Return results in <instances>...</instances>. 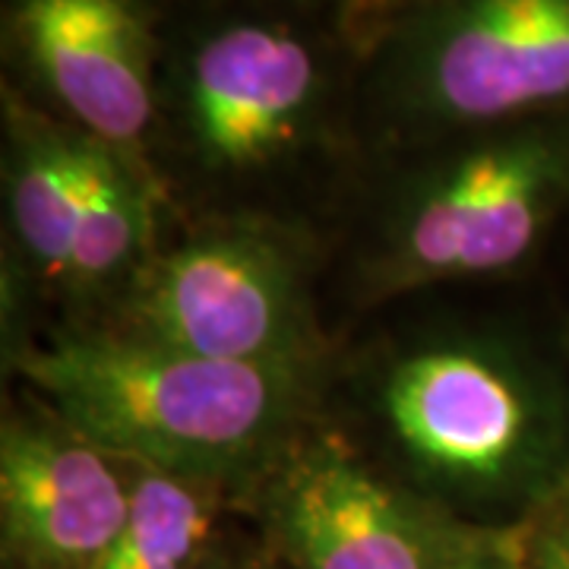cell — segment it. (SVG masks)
I'll return each mask as SVG.
<instances>
[{"label": "cell", "mask_w": 569, "mask_h": 569, "mask_svg": "<svg viewBox=\"0 0 569 569\" xmlns=\"http://www.w3.org/2000/svg\"><path fill=\"white\" fill-rule=\"evenodd\" d=\"M355 13L310 0H197L164 20L152 149L187 181L241 193L358 130Z\"/></svg>", "instance_id": "cell-1"}, {"label": "cell", "mask_w": 569, "mask_h": 569, "mask_svg": "<svg viewBox=\"0 0 569 569\" xmlns=\"http://www.w3.org/2000/svg\"><path fill=\"white\" fill-rule=\"evenodd\" d=\"M17 370L108 456L219 488L272 468L313 383V367L209 361L123 329L17 351Z\"/></svg>", "instance_id": "cell-2"}, {"label": "cell", "mask_w": 569, "mask_h": 569, "mask_svg": "<svg viewBox=\"0 0 569 569\" xmlns=\"http://www.w3.org/2000/svg\"><path fill=\"white\" fill-rule=\"evenodd\" d=\"M373 415L396 466L443 503L526 519L569 475V370L509 332H433L380 367Z\"/></svg>", "instance_id": "cell-3"}, {"label": "cell", "mask_w": 569, "mask_h": 569, "mask_svg": "<svg viewBox=\"0 0 569 569\" xmlns=\"http://www.w3.org/2000/svg\"><path fill=\"white\" fill-rule=\"evenodd\" d=\"M355 36L358 133L383 146L569 118V0H373Z\"/></svg>", "instance_id": "cell-4"}, {"label": "cell", "mask_w": 569, "mask_h": 569, "mask_svg": "<svg viewBox=\"0 0 569 569\" xmlns=\"http://www.w3.org/2000/svg\"><path fill=\"white\" fill-rule=\"evenodd\" d=\"M387 197L365 288L500 276L529 260L569 216V118L497 127L415 149Z\"/></svg>", "instance_id": "cell-5"}, {"label": "cell", "mask_w": 569, "mask_h": 569, "mask_svg": "<svg viewBox=\"0 0 569 569\" xmlns=\"http://www.w3.org/2000/svg\"><path fill=\"white\" fill-rule=\"evenodd\" d=\"M118 329L228 365H317L305 253L266 216H219L152 253Z\"/></svg>", "instance_id": "cell-6"}, {"label": "cell", "mask_w": 569, "mask_h": 569, "mask_svg": "<svg viewBox=\"0 0 569 569\" xmlns=\"http://www.w3.org/2000/svg\"><path fill=\"white\" fill-rule=\"evenodd\" d=\"M164 20L162 0H3L7 86L149 162Z\"/></svg>", "instance_id": "cell-7"}, {"label": "cell", "mask_w": 569, "mask_h": 569, "mask_svg": "<svg viewBox=\"0 0 569 569\" xmlns=\"http://www.w3.org/2000/svg\"><path fill=\"white\" fill-rule=\"evenodd\" d=\"M269 471L272 522L298 569H447L478 535L389 485L336 433L295 437Z\"/></svg>", "instance_id": "cell-8"}, {"label": "cell", "mask_w": 569, "mask_h": 569, "mask_svg": "<svg viewBox=\"0 0 569 569\" xmlns=\"http://www.w3.org/2000/svg\"><path fill=\"white\" fill-rule=\"evenodd\" d=\"M48 415H7L0 430L3 553L20 569H92L130 509L133 475Z\"/></svg>", "instance_id": "cell-9"}, {"label": "cell", "mask_w": 569, "mask_h": 569, "mask_svg": "<svg viewBox=\"0 0 569 569\" xmlns=\"http://www.w3.org/2000/svg\"><path fill=\"white\" fill-rule=\"evenodd\" d=\"M86 130L48 114L3 82V193L29 269L67 284L82 190Z\"/></svg>", "instance_id": "cell-10"}, {"label": "cell", "mask_w": 569, "mask_h": 569, "mask_svg": "<svg viewBox=\"0 0 569 569\" xmlns=\"http://www.w3.org/2000/svg\"><path fill=\"white\" fill-rule=\"evenodd\" d=\"M152 164L86 133L77 238L67 284L80 295L127 288L149 263L152 244Z\"/></svg>", "instance_id": "cell-11"}, {"label": "cell", "mask_w": 569, "mask_h": 569, "mask_svg": "<svg viewBox=\"0 0 569 569\" xmlns=\"http://www.w3.org/2000/svg\"><path fill=\"white\" fill-rule=\"evenodd\" d=\"M219 485L133 466L130 509L92 569H193L219 519Z\"/></svg>", "instance_id": "cell-12"}, {"label": "cell", "mask_w": 569, "mask_h": 569, "mask_svg": "<svg viewBox=\"0 0 569 569\" xmlns=\"http://www.w3.org/2000/svg\"><path fill=\"white\" fill-rule=\"evenodd\" d=\"M519 569H569V475L516 526Z\"/></svg>", "instance_id": "cell-13"}, {"label": "cell", "mask_w": 569, "mask_h": 569, "mask_svg": "<svg viewBox=\"0 0 569 569\" xmlns=\"http://www.w3.org/2000/svg\"><path fill=\"white\" fill-rule=\"evenodd\" d=\"M447 569H519L516 553V526L478 531L468 548Z\"/></svg>", "instance_id": "cell-14"}, {"label": "cell", "mask_w": 569, "mask_h": 569, "mask_svg": "<svg viewBox=\"0 0 569 569\" xmlns=\"http://www.w3.org/2000/svg\"><path fill=\"white\" fill-rule=\"evenodd\" d=\"M310 3H320V7H332V10H348V13H358V10H365L367 3H373V0H310Z\"/></svg>", "instance_id": "cell-15"}, {"label": "cell", "mask_w": 569, "mask_h": 569, "mask_svg": "<svg viewBox=\"0 0 569 569\" xmlns=\"http://www.w3.org/2000/svg\"><path fill=\"white\" fill-rule=\"evenodd\" d=\"M193 569H219V567H212V563H209V560H203V563H200V567H193Z\"/></svg>", "instance_id": "cell-16"}]
</instances>
